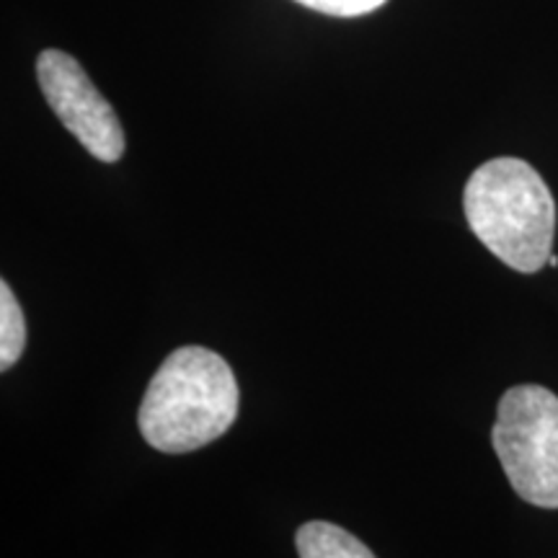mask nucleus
I'll return each mask as SVG.
<instances>
[{"mask_svg":"<svg viewBox=\"0 0 558 558\" xmlns=\"http://www.w3.org/2000/svg\"><path fill=\"white\" fill-rule=\"evenodd\" d=\"M239 380L218 352L181 347L150 378L137 427L150 448L184 456L226 435L239 416Z\"/></svg>","mask_w":558,"mask_h":558,"instance_id":"1","label":"nucleus"},{"mask_svg":"<svg viewBox=\"0 0 558 558\" xmlns=\"http://www.w3.org/2000/svg\"><path fill=\"white\" fill-rule=\"evenodd\" d=\"M465 220L476 239L509 269L535 275L550 259L556 202L533 166L494 158L473 171L463 192Z\"/></svg>","mask_w":558,"mask_h":558,"instance_id":"2","label":"nucleus"},{"mask_svg":"<svg viewBox=\"0 0 558 558\" xmlns=\"http://www.w3.org/2000/svg\"><path fill=\"white\" fill-rule=\"evenodd\" d=\"M492 442L518 497L558 509V396L543 386L509 388L499 401Z\"/></svg>","mask_w":558,"mask_h":558,"instance_id":"3","label":"nucleus"},{"mask_svg":"<svg viewBox=\"0 0 558 558\" xmlns=\"http://www.w3.org/2000/svg\"><path fill=\"white\" fill-rule=\"evenodd\" d=\"M37 81L58 120L90 156L101 163H117L124 156L128 143L120 117L73 54L41 50Z\"/></svg>","mask_w":558,"mask_h":558,"instance_id":"4","label":"nucleus"},{"mask_svg":"<svg viewBox=\"0 0 558 558\" xmlns=\"http://www.w3.org/2000/svg\"><path fill=\"white\" fill-rule=\"evenodd\" d=\"M295 546L300 558H378L349 530L324 520L300 525L295 533Z\"/></svg>","mask_w":558,"mask_h":558,"instance_id":"5","label":"nucleus"},{"mask_svg":"<svg viewBox=\"0 0 558 558\" xmlns=\"http://www.w3.org/2000/svg\"><path fill=\"white\" fill-rule=\"evenodd\" d=\"M26 349V318L9 282H0V369H11Z\"/></svg>","mask_w":558,"mask_h":558,"instance_id":"6","label":"nucleus"},{"mask_svg":"<svg viewBox=\"0 0 558 558\" xmlns=\"http://www.w3.org/2000/svg\"><path fill=\"white\" fill-rule=\"evenodd\" d=\"M295 3L318 13H326V16L352 19V16H362V13L380 9V5H386V0H295Z\"/></svg>","mask_w":558,"mask_h":558,"instance_id":"7","label":"nucleus"},{"mask_svg":"<svg viewBox=\"0 0 558 558\" xmlns=\"http://www.w3.org/2000/svg\"><path fill=\"white\" fill-rule=\"evenodd\" d=\"M548 264H550V267H558V256H554V254H550V259H548Z\"/></svg>","mask_w":558,"mask_h":558,"instance_id":"8","label":"nucleus"}]
</instances>
